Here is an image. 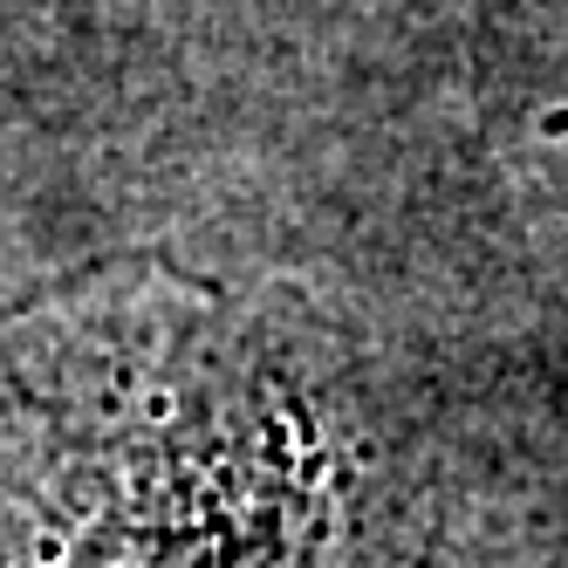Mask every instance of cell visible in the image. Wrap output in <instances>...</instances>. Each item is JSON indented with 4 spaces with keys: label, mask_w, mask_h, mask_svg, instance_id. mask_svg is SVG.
Here are the masks:
<instances>
[{
    "label": "cell",
    "mask_w": 568,
    "mask_h": 568,
    "mask_svg": "<svg viewBox=\"0 0 568 568\" xmlns=\"http://www.w3.org/2000/svg\"><path fill=\"white\" fill-rule=\"evenodd\" d=\"M418 390L295 288L103 254L0 308V568H438Z\"/></svg>",
    "instance_id": "cell-1"
}]
</instances>
